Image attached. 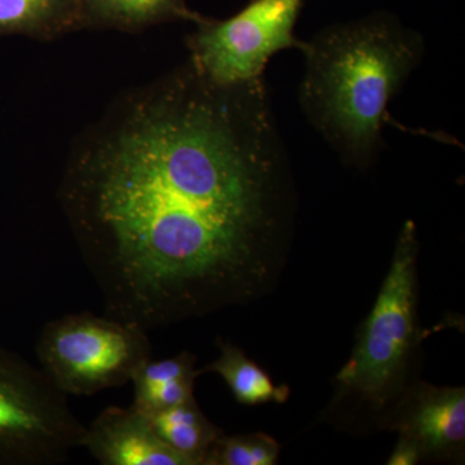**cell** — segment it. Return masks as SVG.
<instances>
[{"label": "cell", "instance_id": "5bb4252c", "mask_svg": "<svg viewBox=\"0 0 465 465\" xmlns=\"http://www.w3.org/2000/svg\"><path fill=\"white\" fill-rule=\"evenodd\" d=\"M278 455L280 446L266 434L223 433L208 451L204 465H274Z\"/></svg>", "mask_w": 465, "mask_h": 465}, {"label": "cell", "instance_id": "ba28073f", "mask_svg": "<svg viewBox=\"0 0 465 465\" xmlns=\"http://www.w3.org/2000/svg\"><path fill=\"white\" fill-rule=\"evenodd\" d=\"M401 436L414 440L423 458L463 451L464 388L425 387L410 403L399 425Z\"/></svg>", "mask_w": 465, "mask_h": 465}, {"label": "cell", "instance_id": "9a60e30c", "mask_svg": "<svg viewBox=\"0 0 465 465\" xmlns=\"http://www.w3.org/2000/svg\"><path fill=\"white\" fill-rule=\"evenodd\" d=\"M421 459H423V454H421L420 449L414 440L401 436L399 443H397L390 459H388V464L414 465L418 464Z\"/></svg>", "mask_w": 465, "mask_h": 465}, {"label": "cell", "instance_id": "4fadbf2b", "mask_svg": "<svg viewBox=\"0 0 465 465\" xmlns=\"http://www.w3.org/2000/svg\"><path fill=\"white\" fill-rule=\"evenodd\" d=\"M219 357L213 363L197 369V376L213 372L222 376L232 396L242 405L283 403L289 397V388L278 387L262 367L244 354L242 349L228 342H220Z\"/></svg>", "mask_w": 465, "mask_h": 465}, {"label": "cell", "instance_id": "5b68a950", "mask_svg": "<svg viewBox=\"0 0 465 465\" xmlns=\"http://www.w3.org/2000/svg\"><path fill=\"white\" fill-rule=\"evenodd\" d=\"M84 432L41 367L0 342V465L66 463Z\"/></svg>", "mask_w": 465, "mask_h": 465}, {"label": "cell", "instance_id": "277c9868", "mask_svg": "<svg viewBox=\"0 0 465 465\" xmlns=\"http://www.w3.org/2000/svg\"><path fill=\"white\" fill-rule=\"evenodd\" d=\"M419 241L407 220L397 238L390 272L351 357L336 376L344 390L381 405L399 384L415 335Z\"/></svg>", "mask_w": 465, "mask_h": 465}, {"label": "cell", "instance_id": "30bf717a", "mask_svg": "<svg viewBox=\"0 0 465 465\" xmlns=\"http://www.w3.org/2000/svg\"><path fill=\"white\" fill-rule=\"evenodd\" d=\"M82 26V0H0V38H54Z\"/></svg>", "mask_w": 465, "mask_h": 465}, {"label": "cell", "instance_id": "3957f363", "mask_svg": "<svg viewBox=\"0 0 465 465\" xmlns=\"http://www.w3.org/2000/svg\"><path fill=\"white\" fill-rule=\"evenodd\" d=\"M148 330L91 312L43 326L35 351L42 371L66 396L92 397L124 387L152 358Z\"/></svg>", "mask_w": 465, "mask_h": 465}, {"label": "cell", "instance_id": "9c48e42d", "mask_svg": "<svg viewBox=\"0 0 465 465\" xmlns=\"http://www.w3.org/2000/svg\"><path fill=\"white\" fill-rule=\"evenodd\" d=\"M197 358L189 351L153 361L150 358L133 375V406L152 414L194 399Z\"/></svg>", "mask_w": 465, "mask_h": 465}, {"label": "cell", "instance_id": "7c38bea8", "mask_svg": "<svg viewBox=\"0 0 465 465\" xmlns=\"http://www.w3.org/2000/svg\"><path fill=\"white\" fill-rule=\"evenodd\" d=\"M85 25L137 30L173 21L198 24L202 15L185 0H82Z\"/></svg>", "mask_w": 465, "mask_h": 465}, {"label": "cell", "instance_id": "8fae6325", "mask_svg": "<svg viewBox=\"0 0 465 465\" xmlns=\"http://www.w3.org/2000/svg\"><path fill=\"white\" fill-rule=\"evenodd\" d=\"M145 415L159 439L189 465H204L208 451L224 433L208 420L194 399Z\"/></svg>", "mask_w": 465, "mask_h": 465}, {"label": "cell", "instance_id": "6da1fadb", "mask_svg": "<svg viewBox=\"0 0 465 465\" xmlns=\"http://www.w3.org/2000/svg\"><path fill=\"white\" fill-rule=\"evenodd\" d=\"M60 201L106 316L150 331L253 299L298 204L265 76L189 60L76 155Z\"/></svg>", "mask_w": 465, "mask_h": 465}, {"label": "cell", "instance_id": "7a4b0ae2", "mask_svg": "<svg viewBox=\"0 0 465 465\" xmlns=\"http://www.w3.org/2000/svg\"><path fill=\"white\" fill-rule=\"evenodd\" d=\"M300 52L302 114L344 166L367 170L384 149L391 100L423 63V34L379 9L324 26Z\"/></svg>", "mask_w": 465, "mask_h": 465}, {"label": "cell", "instance_id": "8992f818", "mask_svg": "<svg viewBox=\"0 0 465 465\" xmlns=\"http://www.w3.org/2000/svg\"><path fill=\"white\" fill-rule=\"evenodd\" d=\"M304 0H251L225 20L206 18L188 38L193 65L217 84L264 78L278 52L302 51L295 35Z\"/></svg>", "mask_w": 465, "mask_h": 465}, {"label": "cell", "instance_id": "52a82bcc", "mask_svg": "<svg viewBox=\"0 0 465 465\" xmlns=\"http://www.w3.org/2000/svg\"><path fill=\"white\" fill-rule=\"evenodd\" d=\"M103 465H189L136 407L109 406L85 427L82 448Z\"/></svg>", "mask_w": 465, "mask_h": 465}]
</instances>
